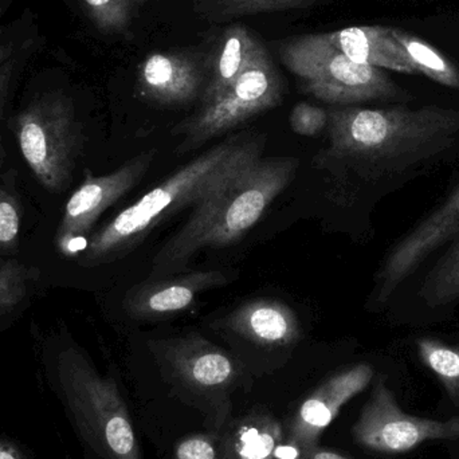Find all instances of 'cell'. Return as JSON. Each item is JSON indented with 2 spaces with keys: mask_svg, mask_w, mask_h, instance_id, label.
<instances>
[{
  "mask_svg": "<svg viewBox=\"0 0 459 459\" xmlns=\"http://www.w3.org/2000/svg\"><path fill=\"white\" fill-rule=\"evenodd\" d=\"M296 158H258L193 207L187 222L172 235L152 261L150 280L180 274L206 247L239 240L296 178Z\"/></svg>",
  "mask_w": 459,
  "mask_h": 459,
  "instance_id": "6da1fadb",
  "label": "cell"
},
{
  "mask_svg": "<svg viewBox=\"0 0 459 459\" xmlns=\"http://www.w3.org/2000/svg\"><path fill=\"white\" fill-rule=\"evenodd\" d=\"M264 152L261 137L234 136L210 148L88 238L80 264L97 266L136 247L161 222L206 198Z\"/></svg>",
  "mask_w": 459,
  "mask_h": 459,
  "instance_id": "7a4b0ae2",
  "label": "cell"
},
{
  "mask_svg": "<svg viewBox=\"0 0 459 459\" xmlns=\"http://www.w3.org/2000/svg\"><path fill=\"white\" fill-rule=\"evenodd\" d=\"M328 132L336 158L403 166L449 147L459 134V112L439 107L339 108L328 112Z\"/></svg>",
  "mask_w": 459,
  "mask_h": 459,
  "instance_id": "3957f363",
  "label": "cell"
},
{
  "mask_svg": "<svg viewBox=\"0 0 459 459\" xmlns=\"http://www.w3.org/2000/svg\"><path fill=\"white\" fill-rule=\"evenodd\" d=\"M56 377L81 438L99 459H143L139 439L115 380L96 371L77 348L62 351Z\"/></svg>",
  "mask_w": 459,
  "mask_h": 459,
  "instance_id": "277c9868",
  "label": "cell"
},
{
  "mask_svg": "<svg viewBox=\"0 0 459 459\" xmlns=\"http://www.w3.org/2000/svg\"><path fill=\"white\" fill-rule=\"evenodd\" d=\"M278 56L299 78L302 91L326 104L352 105L395 99L401 94V89L382 69L348 58L323 32L285 40Z\"/></svg>",
  "mask_w": 459,
  "mask_h": 459,
  "instance_id": "5b68a950",
  "label": "cell"
},
{
  "mask_svg": "<svg viewBox=\"0 0 459 459\" xmlns=\"http://www.w3.org/2000/svg\"><path fill=\"white\" fill-rule=\"evenodd\" d=\"M13 134L35 179L48 193H62L83 143L72 100L64 93L37 97L13 118Z\"/></svg>",
  "mask_w": 459,
  "mask_h": 459,
  "instance_id": "8992f818",
  "label": "cell"
},
{
  "mask_svg": "<svg viewBox=\"0 0 459 459\" xmlns=\"http://www.w3.org/2000/svg\"><path fill=\"white\" fill-rule=\"evenodd\" d=\"M283 89L282 77L267 53L245 70L220 99L202 105L196 115L180 124L177 132L185 140L178 152L194 150L277 107L282 101Z\"/></svg>",
  "mask_w": 459,
  "mask_h": 459,
  "instance_id": "52a82bcc",
  "label": "cell"
},
{
  "mask_svg": "<svg viewBox=\"0 0 459 459\" xmlns=\"http://www.w3.org/2000/svg\"><path fill=\"white\" fill-rule=\"evenodd\" d=\"M352 436L356 444L372 452L403 455L425 442L459 438V417L437 420L406 414L379 379L353 425Z\"/></svg>",
  "mask_w": 459,
  "mask_h": 459,
  "instance_id": "ba28073f",
  "label": "cell"
},
{
  "mask_svg": "<svg viewBox=\"0 0 459 459\" xmlns=\"http://www.w3.org/2000/svg\"><path fill=\"white\" fill-rule=\"evenodd\" d=\"M155 158L156 151L151 150L134 156L110 174L96 177L86 172L82 185L67 201L56 229L54 239L59 253L65 256L81 253L100 217L144 178Z\"/></svg>",
  "mask_w": 459,
  "mask_h": 459,
  "instance_id": "9c48e42d",
  "label": "cell"
},
{
  "mask_svg": "<svg viewBox=\"0 0 459 459\" xmlns=\"http://www.w3.org/2000/svg\"><path fill=\"white\" fill-rule=\"evenodd\" d=\"M164 377L188 396L220 398L237 382V363L199 334L150 342Z\"/></svg>",
  "mask_w": 459,
  "mask_h": 459,
  "instance_id": "30bf717a",
  "label": "cell"
},
{
  "mask_svg": "<svg viewBox=\"0 0 459 459\" xmlns=\"http://www.w3.org/2000/svg\"><path fill=\"white\" fill-rule=\"evenodd\" d=\"M458 234L459 187L388 254L375 281L372 305L383 307L387 304L396 289L430 254Z\"/></svg>",
  "mask_w": 459,
  "mask_h": 459,
  "instance_id": "8fae6325",
  "label": "cell"
},
{
  "mask_svg": "<svg viewBox=\"0 0 459 459\" xmlns=\"http://www.w3.org/2000/svg\"><path fill=\"white\" fill-rule=\"evenodd\" d=\"M374 377V368L361 363L329 377L310 394L289 425L288 442L299 453L317 446L321 434L336 420L340 410L366 390Z\"/></svg>",
  "mask_w": 459,
  "mask_h": 459,
  "instance_id": "7c38bea8",
  "label": "cell"
},
{
  "mask_svg": "<svg viewBox=\"0 0 459 459\" xmlns=\"http://www.w3.org/2000/svg\"><path fill=\"white\" fill-rule=\"evenodd\" d=\"M206 64L188 51L150 54L137 70V89L148 101L161 107H183L206 88Z\"/></svg>",
  "mask_w": 459,
  "mask_h": 459,
  "instance_id": "4fadbf2b",
  "label": "cell"
},
{
  "mask_svg": "<svg viewBox=\"0 0 459 459\" xmlns=\"http://www.w3.org/2000/svg\"><path fill=\"white\" fill-rule=\"evenodd\" d=\"M228 283V275L220 270L180 273L148 280L126 291L124 309L137 320L167 317L193 307L204 291L222 288Z\"/></svg>",
  "mask_w": 459,
  "mask_h": 459,
  "instance_id": "5bb4252c",
  "label": "cell"
},
{
  "mask_svg": "<svg viewBox=\"0 0 459 459\" xmlns=\"http://www.w3.org/2000/svg\"><path fill=\"white\" fill-rule=\"evenodd\" d=\"M226 328L262 347H286L301 337L296 313L277 299H258L240 305L226 317Z\"/></svg>",
  "mask_w": 459,
  "mask_h": 459,
  "instance_id": "9a60e30c",
  "label": "cell"
},
{
  "mask_svg": "<svg viewBox=\"0 0 459 459\" xmlns=\"http://www.w3.org/2000/svg\"><path fill=\"white\" fill-rule=\"evenodd\" d=\"M333 48L358 64L377 69L394 70L404 74H417L406 50L395 39L391 27L358 26L323 32Z\"/></svg>",
  "mask_w": 459,
  "mask_h": 459,
  "instance_id": "2e32d148",
  "label": "cell"
},
{
  "mask_svg": "<svg viewBox=\"0 0 459 459\" xmlns=\"http://www.w3.org/2000/svg\"><path fill=\"white\" fill-rule=\"evenodd\" d=\"M267 53L264 43L247 27L235 24L226 30L210 66L202 105L220 99L245 70Z\"/></svg>",
  "mask_w": 459,
  "mask_h": 459,
  "instance_id": "e0dca14e",
  "label": "cell"
},
{
  "mask_svg": "<svg viewBox=\"0 0 459 459\" xmlns=\"http://www.w3.org/2000/svg\"><path fill=\"white\" fill-rule=\"evenodd\" d=\"M282 442L283 430L274 418L250 415L230 431L218 459H274Z\"/></svg>",
  "mask_w": 459,
  "mask_h": 459,
  "instance_id": "ac0fdd59",
  "label": "cell"
},
{
  "mask_svg": "<svg viewBox=\"0 0 459 459\" xmlns=\"http://www.w3.org/2000/svg\"><path fill=\"white\" fill-rule=\"evenodd\" d=\"M391 31L406 50L417 73L447 88L459 89V69L441 51L404 30L391 27Z\"/></svg>",
  "mask_w": 459,
  "mask_h": 459,
  "instance_id": "d6986e66",
  "label": "cell"
},
{
  "mask_svg": "<svg viewBox=\"0 0 459 459\" xmlns=\"http://www.w3.org/2000/svg\"><path fill=\"white\" fill-rule=\"evenodd\" d=\"M320 0H196V13L210 21L275 11L305 10Z\"/></svg>",
  "mask_w": 459,
  "mask_h": 459,
  "instance_id": "ffe728a7",
  "label": "cell"
},
{
  "mask_svg": "<svg viewBox=\"0 0 459 459\" xmlns=\"http://www.w3.org/2000/svg\"><path fill=\"white\" fill-rule=\"evenodd\" d=\"M420 360L446 388L450 398L459 404V345H447L431 337L417 342Z\"/></svg>",
  "mask_w": 459,
  "mask_h": 459,
  "instance_id": "44dd1931",
  "label": "cell"
},
{
  "mask_svg": "<svg viewBox=\"0 0 459 459\" xmlns=\"http://www.w3.org/2000/svg\"><path fill=\"white\" fill-rule=\"evenodd\" d=\"M420 296L430 307L459 299V239L426 278Z\"/></svg>",
  "mask_w": 459,
  "mask_h": 459,
  "instance_id": "7402d4cb",
  "label": "cell"
},
{
  "mask_svg": "<svg viewBox=\"0 0 459 459\" xmlns=\"http://www.w3.org/2000/svg\"><path fill=\"white\" fill-rule=\"evenodd\" d=\"M86 15L105 34H121L134 18V0H82Z\"/></svg>",
  "mask_w": 459,
  "mask_h": 459,
  "instance_id": "603a6c76",
  "label": "cell"
},
{
  "mask_svg": "<svg viewBox=\"0 0 459 459\" xmlns=\"http://www.w3.org/2000/svg\"><path fill=\"white\" fill-rule=\"evenodd\" d=\"M37 277V269L13 259H0V307L8 310L18 307L26 297L29 283Z\"/></svg>",
  "mask_w": 459,
  "mask_h": 459,
  "instance_id": "cb8c5ba5",
  "label": "cell"
},
{
  "mask_svg": "<svg viewBox=\"0 0 459 459\" xmlns=\"http://www.w3.org/2000/svg\"><path fill=\"white\" fill-rule=\"evenodd\" d=\"M23 210L15 195L0 187V250L16 248L21 238Z\"/></svg>",
  "mask_w": 459,
  "mask_h": 459,
  "instance_id": "d4e9b609",
  "label": "cell"
},
{
  "mask_svg": "<svg viewBox=\"0 0 459 459\" xmlns=\"http://www.w3.org/2000/svg\"><path fill=\"white\" fill-rule=\"evenodd\" d=\"M291 129L301 136H317L325 126H328V112L323 108L315 105L299 102L291 109L290 117Z\"/></svg>",
  "mask_w": 459,
  "mask_h": 459,
  "instance_id": "484cf974",
  "label": "cell"
},
{
  "mask_svg": "<svg viewBox=\"0 0 459 459\" xmlns=\"http://www.w3.org/2000/svg\"><path fill=\"white\" fill-rule=\"evenodd\" d=\"M217 439L206 434L187 437L175 446V459H218Z\"/></svg>",
  "mask_w": 459,
  "mask_h": 459,
  "instance_id": "4316f807",
  "label": "cell"
},
{
  "mask_svg": "<svg viewBox=\"0 0 459 459\" xmlns=\"http://www.w3.org/2000/svg\"><path fill=\"white\" fill-rule=\"evenodd\" d=\"M15 69L16 61L13 58H8L7 61L0 64V123H2L3 113H4L8 96H10L13 77H15ZM4 145H3L2 132H0V169L4 163Z\"/></svg>",
  "mask_w": 459,
  "mask_h": 459,
  "instance_id": "83f0119b",
  "label": "cell"
},
{
  "mask_svg": "<svg viewBox=\"0 0 459 459\" xmlns=\"http://www.w3.org/2000/svg\"><path fill=\"white\" fill-rule=\"evenodd\" d=\"M297 459H351L340 453L333 452L331 449H323V447L313 446L309 449L304 450L299 453V457Z\"/></svg>",
  "mask_w": 459,
  "mask_h": 459,
  "instance_id": "f1b7e54d",
  "label": "cell"
},
{
  "mask_svg": "<svg viewBox=\"0 0 459 459\" xmlns=\"http://www.w3.org/2000/svg\"><path fill=\"white\" fill-rule=\"evenodd\" d=\"M0 459H24L16 447L7 442H0Z\"/></svg>",
  "mask_w": 459,
  "mask_h": 459,
  "instance_id": "f546056e",
  "label": "cell"
},
{
  "mask_svg": "<svg viewBox=\"0 0 459 459\" xmlns=\"http://www.w3.org/2000/svg\"><path fill=\"white\" fill-rule=\"evenodd\" d=\"M0 13H2V10H0ZM10 56V48H4V46H0V64H3V62L7 61L8 56Z\"/></svg>",
  "mask_w": 459,
  "mask_h": 459,
  "instance_id": "4dcf8cb0",
  "label": "cell"
},
{
  "mask_svg": "<svg viewBox=\"0 0 459 459\" xmlns=\"http://www.w3.org/2000/svg\"><path fill=\"white\" fill-rule=\"evenodd\" d=\"M145 3H148V0H134V10H137L139 7H143Z\"/></svg>",
  "mask_w": 459,
  "mask_h": 459,
  "instance_id": "1f68e13d",
  "label": "cell"
},
{
  "mask_svg": "<svg viewBox=\"0 0 459 459\" xmlns=\"http://www.w3.org/2000/svg\"><path fill=\"white\" fill-rule=\"evenodd\" d=\"M8 309H5V307H0V316L4 315V313H7Z\"/></svg>",
  "mask_w": 459,
  "mask_h": 459,
  "instance_id": "d6a6232c",
  "label": "cell"
}]
</instances>
